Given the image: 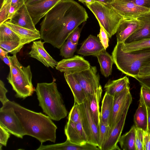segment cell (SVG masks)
I'll list each match as a JSON object with an SVG mask.
<instances>
[{"label": "cell", "instance_id": "1", "mask_svg": "<svg viewBox=\"0 0 150 150\" xmlns=\"http://www.w3.org/2000/svg\"><path fill=\"white\" fill-rule=\"evenodd\" d=\"M88 17L85 8L76 2L62 0L45 15L40 23L41 39L60 49L71 32Z\"/></svg>", "mask_w": 150, "mask_h": 150}, {"label": "cell", "instance_id": "2", "mask_svg": "<svg viewBox=\"0 0 150 150\" xmlns=\"http://www.w3.org/2000/svg\"><path fill=\"white\" fill-rule=\"evenodd\" d=\"M14 109L25 135L33 137L41 143L47 141L54 143L57 127L48 116L23 107L9 100Z\"/></svg>", "mask_w": 150, "mask_h": 150}, {"label": "cell", "instance_id": "3", "mask_svg": "<svg viewBox=\"0 0 150 150\" xmlns=\"http://www.w3.org/2000/svg\"><path fill=\"white\" fill-rule=\"evenodd\" d=\"M35 91L39 106L52 120L59 121L67 116L68 111L54 80L50 83H38Z\"/></svg>", "mask_w": 150, "mask_h": 150}, {"label": "cell", "instance_id": "4", "mask_svg": "<svg viewBox=\"0 0 150 150\" xmlns=\"http://www.w3.org/2000/svg\"><path fill=\"white\" fill-rule=\"evenodd\" d=\"M112 56L114 63L119 70L135 78L138 77L141 68L150 62V48L125 52L117 43Z\"/></svg>", "mask_w": 150, "mask_h": 150}, {"label": "cell", "instance_id": "5", "mask_svg": "<svg viewBox=\"0 0 150 150\" xmlns=\"http://www.w3.org/2000/svg\"><path fill=\"white\" fill-rule=\"evenodd\" d=\"M8 57L11 65L7 79L16 93L15 97L25 99L31 96L35 89L32 82V74L30 65L23 66L19 62L16 54L8 56Z\"/></svg>", "mask_w": 150, "mask_h": 150}, {"label": "cell", "instance_id": "6", "mask_svg": "<svg viewBox=\"0 0 150 150\" xmlns=\"http://www.w3.org/2000/svg\"><path fill=\"white\" fill-rule=\"evenodd\" d=\"M98 20L100 27H102L109 38L116 33L118 28L123 19V18L109 4L97 1L86 5Z\"/></svg>", "mask_w": 150, "mask_h": 150}, {"label": "cell", "instance_id": "7", "mask_svg": "<svg viewBox=\"0 0 150 150\" xmlns=\"http://www.w3.org/2000/svg\"><path fill=\"white\" fill-rule=\"evenodd\" d=\"M79 106L81 120L87 142L99 148V127L91 114L86 99Z\"/></svg>", "mask_w": 150, "mask_h": 150}, {"label": "cell", "instance_id": "8", "mask_svg": "<svg viewBox=\"0 0 150 150\" xmlns=\"http://www.w3.org/2000/svg\"><path fill=\"white\" fill-rule=\"evenodd\" d=\"M9 100L0 108V125L10 133L22 139L25 135V132Z\"/></svg>", "mask_w": 150, "mask_h": 150}, {"label": "cell", "instance_id": "9", "mask_svg": "<svg viewBox=\"0 0 150 150\" xmlns=\"http://www.w3.org/2000/svg\"><path fill=\"white\" fill-rule=\"evenodd\" d=\"M132 101L129 86L113 96L112 108L109 124L110 130L120 120L125 109L129 106Z\"/></svg>", "mask_w": 150, "mask_h": 150}, {"label": "cell", "instance_id": "10", "mask_svg": "<svg viewBox=\"0 0 150 150\" xmlns=\"http://www.w3.org/2000/svg\"><path fill=\"white\" fill-rule=\"evenodd\" d=\"M79 83L86 95L94 93L102 88L100 83V77L95 66L90 67L81 72L73 74Z\"/></svg>", "mask_w": 150, "mask_h": 150}, {"label": "cell", "instance_id": "11", "mask_svg": "<svg viewBox=\"0 0 150 150\" xmlns=\"http://www.w3.org/2000/svg\"><path fill=\"white\" fill-rule=\"evenodd\" d=\"M109 4L123 19L138 18L150 12V8L137 5L127 0H115Z\"/></svg>", "mask_w": 150, "mask_h": 150}, {"label": "cell", "instance_id": "12", "mask_svg": "<svg viewBox=\"0 0 150 150\" xmlns=\"http://www.w3.org/2000/svg\"><path fill=\"white\" fill-rule=\"evenodd\" d=\"M91 65L89 62L79 55L62 59L58 62L56 69L61 72L74 74L88 69Z\"/></svg>", "mask_w": 150, "mask_h": 150}, {"label": "cell", "instance_id": "13", "mask_svg": "<svg viewBox=\"0 0 150 150\" xmlns=\"http://www.w3.org/2000/svg\"><path fill=\"white\" fill-rule=\"evenodd\" d=\"M144 22L138 18L123 19L120 24L117 32V42L124 43L126 40L143 25Z\"/></svg>", "mask_w": 150, "mask_h": 150}, {"label": "cell", "instance_id": "14", "mask_svg": "<svg viewBox=\"0 0 150 150\" xmlns=\"http://www.w3.org/2000/svg\"><path fill=\"white\" fill-rule=\"evenodd\" d=\"M62 0H43L38 3L26 6L34 24L40 20L58 2Z\"/></svg>", "mask_w": 150, "mask_h": 150}, {"label": "cell", "instance_id": "15", "mask_svg": "<svg viewBox=\"0 0 150 150\" xmlns=\"http://www.w3.org/2000/svg\"><path fill=\"white\" fill-rule=\"evenodd\" d=\"M44 42L41 40L34 41L31 47V50L28 54L32 58L40 62L45 66L52 68L56 67L58 62L54 59L45 49Z\"/></svg>", "mask_w": 150, "mask_h": 150}, {"label": "cell", "instance_id": "16", "mask_svg": "<svg viewBox=\"0 0 150 150\" xmlns=\"http://www.w3.org/2000/svg\"><path fill=\"white\" fill-rule=\"evenodd\" d=\"M129 106L125 109L120 120L110 131L108 137L101 150H119L117 145L123 129Z\"/></svg>", "mask_w": 150, "mask_h": 150}, {"label": "cell", "instance_id": "17", "mask_svg": "<svg viewBox=\"0 0 150 150\" xmlns=\"http://www.w3.org/2000/svg\"><path fill=\"white\" fill-rule=\"evenodd\" d=\"M64 130L67 139L70 142L79 145H83L87 142L81 120L79 122L74 123L68 120Z\"/></svg>", "mask_w": 150, "mask_h": 150}, {"label": "cell", "instance_id": "18", "mask_svg": "<svg viewBox=\"0 0 150 150\" xmlns=\"http://www.w3.org/2000/svg\"><path fill=\"white\" fill-rule=\"evenodd\" d=\"M37 150H100L97 146L87 142L83 145L72 143L67 139L63 143L44 145L41 144Z\"/></svg>", "mask_w": 150, "mask_h": 150}, {"label": "cell", "instance_id": "19", "mask_svg": "<svg viewBox=\"0 0 150 150\" xmlns=\"http://www.w3.org/2000/svg\"><path fill=\"white\" fill-rule=\"evenodd\" d=\"M8 21L13 24L30 30L36 31H39L36 29L25 4L18 10Z\"/></svg>", "mask_w": 150, "mask_h": 150}, {"label": "cell", "instance_id": "20", "mask_svg": "<svg viewBox=\"0 0 150 150\" xmlns=\"http://www.w3.org/2000/svg\"><path fill=\"white\" fill-rule=\"evenodd\" d=\"M105 50L99 38L90 35L82 44L77 53L83 56L96 55Z\"/></svg>", "mask_w": 150, "mask_h": 150}, {"label": "cell", "instance_id": "21", "mask_svg": "<svg viewBox=\"0 0 150 150\" xmlns=\"http://www.w3.org/2000/svg\"><path fill=\"white\" fill-rule=\"evenodd\" d=\"M65 79L73 95L74 102L82 103L86 98V93L81 86L72 74L65 72Z\"/></svg>", "mask_w": 150, "mask_h": 150}, {"label": "cell", "instance_id": "22", "mask_svg": "<svg viewBox=\"0 0 150 150\" xmlns=\"http://www.w3.org/2000/svg\"><path fill=\"white\" fill-rule=\"evenodd\" d=\"M102 88L94 93L86 96L89 108L96 125L99 127L100 122V112L99 103L102 93Z\"/></svg>", "mask_w": 150, "mask_h": 150}, {"label": "cell", "instance_id": "23", "mask_svg": "<svg viewBox=\"0 0 150 150\" xmlns=\"http://www.w3.org/2000/svg\"><path fill=\"white\" fill-rule=\"evenodd\" d=\"M139 18L144 22L143 26L131 35L124 43H128L150 38V12L142 15Z\"/></svg>", "mask_w": 150, "mask_h": 150}, {"label": "cell", "instance_id": "24", "mask_svg": "<svg viewBox=\"0 0 150 150\" xmlns=\"http://www.w3.org/2000/svg\"><path fill=\"white\" fill-rule=\"evenodd\" d=\"M134 121L136 127L147 131V108L140 94L139 106L134 116Z\"/></svg>", "mask_w": 150, "mask_h": 150}, {"label": "cell", "instance_id": "25", "mask_svg": "<svg viewBox=\"0 0 150 150\" xmlns=\"http://www.w3.org/2000/svg\"><path fill=\"white\" fill-rule=\"evenodd\" d=\"M4 23L26 42V44L41 39L40 31H36L11 23L8 21Z\"/></svg>", "mask_w": 150, "mask_h": 150}, {"label": "cell", "instance_id": "26", "mask_svg": "<svg viewBox=\"0 0 150 150\" xmlns=\"http://www.w3.org/2000/svg\"><path fill=\"white\" fill-rule=\"evenodd\" d=\"M96 56L100 64L101 74L105 77H108L112 74V66L114 63L112 56L104 50Z\"/></svg>", "mask_w": 150, "mask_h": 150}, {"label": "cell", "instance_id": "27", "mask_svg": "<svg viewBox=\"0 0 150 150\" xmlns=\"http://www.w3.org/2000/svg\"><path fill=\"white\" fill-rule=\"evenodd\" d=\"M129 80L127 76L116 80H109L104 86L105 93L114 96L129 86Z\"/></svg>", "mask_w": 150, "mask_h": 150}, {"label": "cell", "instance_id": "28", "mask_svg": "<svg viewBox=\"0 0 150 150\" xmlns=\"http://www.w3.org/2000/svg\"><path fill=\"white\" fill-rule=\"evenodd\" d=\"M113 96L105 92L103 98L100 112V120L109 125L112 108Z\"/></svg>", "mask_w": 150, "mask_h": 150}, {"label": "cell", "instance_id": "29", "mask_svg": "<svg viewBox=\"0 0 150 150\" xmlns=\"http://www.w3.org/2000/svg\"><path fill=\"white\" fill-rule=\"evenodd\" d=\"M136 127L133 125L130 130L120 137L119 142L123 150H136L135 145Z\"/></svg>", "mask_w": 150, "mask_h": 150}, {"label": "cell", "instance_id": "30", "mask_svg": "<svg viewBox=\"0 0 150 150\" xmlns=\"http://www.w3.org/2000/svg\"><path fill=\"white\" fill-rule=\"evenodd\" d=\"M117 43L122 51L125 52H130L150 48V38L128 43Z\"/></svg>", "mask_w": 150, "mask_h": 150}, {"label": "cell", "instance_id": "31", "mask_svg": "<svg viewBox=\"0 0 150 150\" xmlns=\"http://www.w3.org/2000/svg\"><path fill=\"white\" fill-rule=\"evenodd\" d=\"M26 44L23 40L0 42V47L13 54L19 52Z\"/></svg>", "mask_w": 150, "mask_h": 150}, {"label": "cell", "instance_id": "32", "mask_svg": "<svg viewBox=\"0 0 150 150\" xmlns=\"http://www.w3.org/2000/svg\"><path fill=\"white\" fill-rule=\"evenodd\" d=\"M22 40L25 41L4 23L0 25V42Z\"/></svg>", "mask_w": 150, "mask_h": 150}, {"label": "cell", "instance_id": "33", "mask_svg": "<svg viewBox=\"0 0 150 150\" xmlns=\"http://www.w3.org/2000/svg\"><path fill=\"white\" fill-rule=\"evenodd\" d=\"M77 45V44L73 43L68 37L60 48V55L66 59L72 57L76 50Z\"/></svg>", "mask_w": 150, "mask_h": 150}, {"label": "cell", "instance_id": "34", "mask_svg": "<svg viewBox=\"0 0 150 150\" xmlns=\"http://www.w3.org/2000/svg\"><path fill=\"white\" fill-rule=\"evenodd\" d=\"M110 130L109 125L103 122L100 120L99 126V148L100 150L107 140Z\"/></svg>", "mask_w": 150, "mask_h": 150}, {"label": "cell", "instance_id": "35", "mask_svg": "<svg viewBox=\"0 0 150 150\" xmlns=\"http://www.w3.org/2000/svg\"><path fill=\"white\" fill-rule=\"evenodd\" d=\"M68 120L74 123H78L81 121L79 104L74 102L68 117Z\"/></svg>", "mask_w": 150, "mask_h": 150}, {"label": "cell", "instance_id": "36", "mask_svg": "<svg viewBox=\"0 0 150 150\" xmlns=\"http://www.w3.org/2000/svg\"><path fill=\"white\" fill-rule=\"evenodd\" d=\"M11 0H9L2 4L0 10V25L4 24L8 19V15Z\"/></svg>", "mask_w": 150, "mask_h": 150}, {"label": "cell", "instance_id": "37", "mask_svg": "<svg viewBox=\"0 0 150 150\" xmlns=\"http://www.w3.org/2000/svg\"><path fill=\"white\" fill-rule=\"evenodd\" d=\"M143 130L136 127L135 145L136 150H143Z\"/></svg>", "mask_w": 150, "mask_h": 150}, {"label": "cell", "instance_id": "38", "mask_svg": "<svg viewBox=\"0 0 150 150\" xmlns=\"http://www.w3.org/2000/svg\"><path fill=\"white\" fill-rule=\"evenodd\" d=\"M10 133L0 125V150L3 146H6L8 140L10 136Z\"/></svg>", "mask_w": 150, "mask_h": 150}, {"label": "cell", "instance_id": "39", "mask_svg": "<svg viewBox=\"0 0 150 150\" xmlns=\"http://www.w3.org/2000/svg\"><path fill=\"white\" fill-rule=\"evenodd\" d=\"M98 37L105 49L106 50L109 46V37L104 29L100 27V31Z\"/></svg>", "mask_w": 150, "mask_h": 150}, {"label": "cell", "instance_id": "40", "mask_svg": "<svg viewBox=\"0 0 150 150\" xmlns=\"http://www.w3.org/2000/svg\"><path fill=\"white\" fill-rule=\"evenodd\" d=\"M140 94L142 96L147 108L150 107V89L142 86Z\"/></svg>", "mask_w": 150, "mask_h": 150}, {"label": "cell", "instance_id": "41", "mask_svg": "<svg viewBox=\"0 0 150 150\" xmlns=\"http://www.w3.org/2000/svg\"><path fill=\"white\" fill-rule=\"evenodd\" d=\"M8 92V90L5 86L4 82L0 80V101L2 104H4L9 100L6 97V94Z\"/></svg>", "mask_w": 150, "mask_h": 150}, {"label": "cell", "instance_id": "42", "mask_svg": "<svg viewBox=\"0 0 150 150\" xmlns=\"http://www.w3.org/2000/svg\"><path fill=\"white\" fill-rule=\"evenodd\" d=\"M149 76H150V62L141 68L137 77L142 78Z\"/></svg>", "mask_w": 150, "mask_h": 150}, {"label": "cell", "instance_id": "43", "mask_svg": "<svg viewBox=\"0 0 150 150\" xmlns=\"http://www.w3.org/2000/svg\"><path fill=\"white\" fill-rule=\"evenodd\" d=\"M81 31V29L78 27L71 32L68 37L74 43L78 44Z\"/></svg>", "mask_w": 150, "mask_h": 150}, {"label": "cell", "instance_id": "44", "mask_svg": "<svg viewBox=\"0 0 150 150\" xmlns=\"http://www.w3.org/2000/svg\"><path fill=\"white\" fill-rule=\"evenodd\" d=\"M143 150H150V134L143 131Z\"/></svg>", "mask_w": 150, "mask_h": 150}, {"label": "cell", "instance_id": "45", "mask_svg": "<svg viewBox=\"0 0 150 150\" xmlns=\"http://www.w3.org/2000/svg\"><path fill=\"white\" fill-rule=\"evenodd\" d=\"M137 5L150 8V0H127Z\"/></svg>", "mask_w": 150, "mask_h": 150}, {"label": "cell", "instance_id": "46", "mask_svg": "<svg viewBox=\"0 0 150 150\" xmlns=\"http://www.w3.org/2000/svg\"><path fill=\"white\" fill-rule=\"evenodd\" d=\"M140 83L141 86H143L150 89V76L144 78H135Z\"/></svg>", "mask_w": 150, "mask_h": 150}, {"label": "cell", "instance_id": "47", "mask_svg": "<svg viewBox=\"0 0 150 150\" xmlns=\"http://www.w3.org/2000/svg\"><path fill=\"white\" fill-rule=\"evenodd\" d=\"M24 4V0H11V5L16 6L18 9Z\"/></svg>", "mask_w": 150, "mask_h": 150}, {"label": "cell", "instance_id": "48", "mask_svg": "<svg viewBox=\"0 0 150 150\" xmlns=\"http://www.w3.org/2000/svg\"><path fill=\"white\" fill-rule=\"evenodd\" d=\"M18 10L16 6L11 5L8 13V19H10Z\"/></svg>", "mask_w": 150, "mask_h": 150}, {"label": "cell", "instance_id": "49", "mask_svg": "<svg viewBox=\"0 0 150 150\" xmlns=\"http://www.w3.org/2000/svg\"><path fill=\"white\" fill-rule=\"evenodd\" d=\"M0 58L3 61L5 64L10 67L11 65V62L8 55L4 57L0 56Z\"/></svg>", "mask_w": 150, "mask_h": 150}, {"label": "cell", "instance_id": "50", "mask_svg": "<svg viewBox=\"0 0 150 150\" xmlns=\"http://www.w3.org/2000/svg\"><path fill=\"white\" fill-rule=\"evenodd\" d=\"M43 0H24V4L26 5L33 4L38 3Z\"/></svg>", "mask_w": 150, "mask_h": 150}, {"label": "cell", "instance_id": "51", "mask_svg": "<svg viewBox=\"0 0 150 150\" xmlns=\"http://www.w3.org/2000/svg\"><path fill=\"white\" fill-rule=\"evenodd\" d=\"M148 115L147 132L150 134V107L147 108Z\"/></svg>", "mask_w": 150, "mask_h": 150}, {"label": "cell", "instance_id": "52", "mask_svg": "<svg viewBox=\"0 0 150 150\" xmlns=\"http://www.w3.org/2000/svg\"><path fill=\"white\" fill-rule=\"evenodd\" d=\"M0 56L5 57L6 55H8L9 52L7 51L4 50L3 48H0Z\"/></svg>", "mask_w": 150, "mask_h": 150}, {"label": "cell", "instance_id": "53", "mask_svg": "<svg viewBox=\"0 0 150 150\" xmlns=\"http://www.w3.org/2000/svg\"><path fill=\"white\" fill-rule=\"evenodd\" d=\"M79 1L82 3H85L86 5H88L94 2L95 0H78Z\"/></svg>", "mask_w": 150, "mask_h": 150}, {"label": "cell", "instance_id": "54", "mask_svg": "<svg viewBox=\"0 0 150 150\" xmlns=\"http://www.w3.org/2000/svg\"><path fill=\"white\" fill-rule=\"evenodd\" d=\"M96 1L106 4H109L107 0H95Z\"/></svg>", "mask_w": 150, "mask_h": 150}, {"label": "cell", "instance_id": "55", "mask_svg": "<svg viewBox=\"0 0 150 150\" xmlns=\"http://www.w3.org/2000/svg\"><path fill=\"white\" fill-rule=\"evenodd\" d=\"M9 0H3V2L2 4H4L6 3L7 1Z\"/></svg>", "mask_w": 150, "mask_h": 150}, {"label": "cell", "instance_id": "56", "mask_svg": "<svg viewBox=\"0 0 150 150\" xmlns=\"http://www.w3.org/2000/svg\"><path fill=\"white\" fill-rule=\"evenodd\" d=\"M108 3L109 4L111 2L115 0H107Z\"/></svg>", "mask_w": 150, "mask_h": 150}]
</instances>
